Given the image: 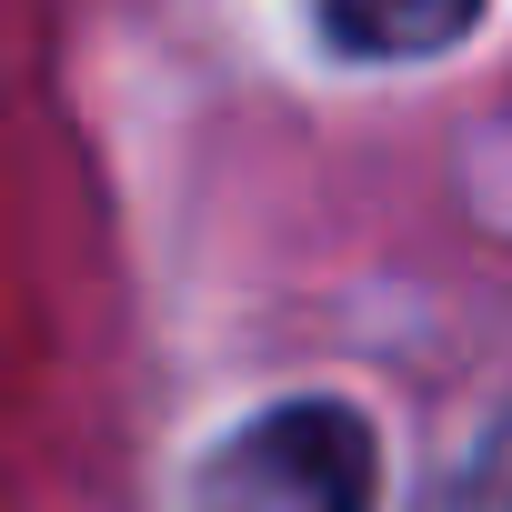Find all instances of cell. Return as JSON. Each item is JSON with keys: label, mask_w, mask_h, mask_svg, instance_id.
<instances>
[{"label": "cell", "mask_w": 512, "mask_h": 512, "mask_svg": "<svg viewBox=\"0 0 512 512\" xmlns=\"http://www.w3.org/2000/svg\"><path fill=\"white\" fill-rule=\"evenodd\" d=\"M462 512H512V422L472 452V482H462Z\"/></svg>", "instance_id": "obj_3"}, {"label": "cell", "mask_w": 512, "mask_h": 512, "mask_svg": "<svg viewBox=\"0 0 512 512\" xmlns=\"http://www.w3.org/2000/svg\"><path fill=\"white\" fill-rule=\"evenodd\" d=\"M191 512H372V432L342 402H282L201 462Z\"/></svg>", "instance_id": "obj_1"}, {"label": "cell", "mask_w": 512, "mask_h": 512, "mask_svg": "<svg viewBox=\"0 0 512 512\" xmlns=\"http://www.w3.org/2000/svg\"><path fill=\"white\" fill-rule=\"evenodd\" d=\"M342 61H432L452 51L492 0H312Z\"/></svg>", "instance_id": "obj_2"}]
</instances>
